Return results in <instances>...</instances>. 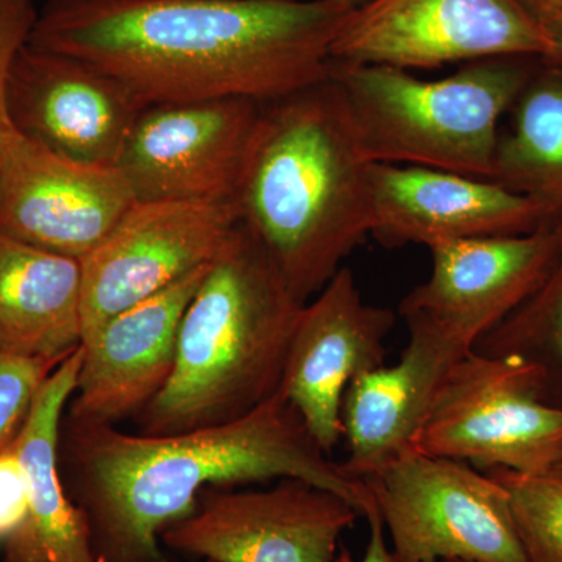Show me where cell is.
<instances>
[{
	"label": "cell",
	"instance_id": "cell-18",
	"mask_svg": "<svg viewBox=\"0 0 562 562\" xmlns=\"http://www.w3.org/2000/svg\"><path fill=\"white\" fill-rule=\"evenodd\" d=\"M406 327L409 338L401 360L362 373L344 394L347 458L339 465L358 482L412 450L443 373L471 351L422 322H406Z\"/></svg>",
	"mask_w": 562,
	"mask_h": 562
},
{
	"label": "cell",
	"instance_id": "cell-15",
	"mask_svg": "<svg viewBox=\"0 0 562 562\" xmlns=\"http://www.w3.org/2000/svg\"><path fill=\"white\" fill-rule=\"evenodd\" d=\"M395 313L364 302L342 266L303 305L288 349L280 392L301 413L325 453L341 441L342 401L357 376L384 364Z\"/></svg>",
	"mask_w": 562,
	"mask_h": 562
},
{
	"label": "cell",
	"instance_id": "cell-16",
	"mask_svg": "<svg viewBox=\"0 0 562 562\" xmlns=\"http://www.w3.org/2000/svg\"><path fill=\"white\" fill-rule=\"evenodd\" d=\"M371 236L387 249L527 235L550 224L541 206L497 181L373 162Z\"/></svg>",
	"mask_w": 562,
	"mask_h": 562
},
{
	"label": "cell",
	"instance_id": "cell-20",
	"mask_svg": "<svg viewBox=\"0 0 562 562\" xmlns=\"http://www.w3.org/2000/svg\"><path fill=\"white\" fill-rule=\"evenodd\" d=\"M81 342V261L0 236V351L61 362Z\"/></svg>",
	"mask_w": 562,
	"mask_h": 562
},
{
	"label": "cell",
	"instance_id": "cell-32",
	"mask_svg": "<svg viewBox=\"0 0 562 562\" xmlns=\"http://www.w3.org/2000/svg\"><path fill=\"white\" fill-rule=\"evenodd\" d=\"M205 562H210V561H205Z\"/></svg>",
	"mask_w": 562,
	"mask_h": 562
},
{
	"label": "cell",
	"instance_id": "cell-6",
	"mask_svg": "<svg viewBox=\"0 0 562 562\" xmlns=\"http://www.w3.org/2000/svg\"><path fill=\"white\" fill-rule=\"evenodd\" d=\"M412 450L483 471H554L562 462V406L543 401L527 362L471 350L443 373Z\"/></svg>",
	"mask_w": 562,
	"mask_h": 562
},
{
	"label": "cell",
	"instance_id": "cell-27",
	"mask_svg": "<svg viewBox=\"0 0 562 562\" xmlns=\"http://www.w3.org/2000/svg\"><path fill=\"white\" fill-rule=\"evenodd\" d=\"M369 524V542L364 557L358 562H397L386 541V530L376 506L366 514Z\"/></svg>",
	"mask_w": 562,
	"mask_h": 562
},
{
	"label": "cell",
	"instance_id": "cell-14",
	"mask_svg": "<svg viewBox=\"0 0 562 562\" xmlns=\"http://www.w3.org/2000/svg\"><path fill=\"white\" fill-rule=\"evenodd\" d=\"M146 105L99 66L32 44L11 68L7 106L14 131L70 160L116 166Z\"/></svg>",
	"mask_w": 562,
	"mask_h": 562
},
{
	"label": "cell",
	"instance_id": "cell-22",
	"mask_svg": "<svg viewBox=\"0 0 562 562\" xmlns=\"http://www.w3.org/2000/svg\"><path fill=\"white\" fill-rule=\"evenodd\" d=\"M473 350L527 362L538 373L543 401L562 406V254L541 286Z\"/></svg>",
	"mask_w": 562,
	"mask_h": 562
},
{
	"label": "cell",
	"instance_id": "cell-30",
	"mask_svg": "<svg viewBox=\"0 0 562 562\" xmlns=\"http://www.w3.org/2000/svg\"><path fill=\"white\" fill-rule=\"evenodd\" d=\"M441 562H468V561L450 560V561H441Z\"/></svg>",
	"mask_w": 562,
	"mask_h": 562
},
{
	"label": "cell",
	"instance_id": "cell-17",
	"mask_svg": "<svg viewBox=\"0 0 562 562\" xmlns=\"http://www.w3.org/2000/svg\"><path fill=\"white\" fill-rule=\"evenodd\" d=\"M209 268L110 317L81 344L83 360L66 416L117 425L154 402L171 379L181 317Z\"/></svg>",
	"mask_w": 562,
	"mask_h": 562
},
{
	"label": "cell",
	"instance_id": "cell-21",
	"mask_svg": "<svg viewBox=\"0 0 562 562\" xmlns=\"http://www.w3.org/2000/svg\"><path fill=\"white\" fill-rule=\"evenodd\" d=\"M501 132L494 179L562 224V66L539 61Z\"/></svg>",
	"mask_w": 562,
	"mask_h": 562
},
{
	"label": "cell",
	"instance_id": "cell-9",
	"mask_svg": "<svg viewBox=\"0 0 562 562\" xmlns=\"http://www.w3.org/2000/svg\"><path fill=\"white\" fill-rule=\"evenodd\" d=\"M360 516L341 495L305 480L281 479L266 490L209 487L160 541L210 562H339V541Z\"/></svg>",
	"mask_w": 562,
	"mask_h": 562
},
{
	"label": "cell",
	"instance_id": "cell-10",
	"mask_svg": "<svg viewBox=\"0 0 562 562\" xmlns=\"http://www.w3.org/2000/svg\"><path fill=\"white\" fill-rule=\"evenodd\" d=\"M261 102L149 103L117 161L136 202H235Z\"/></svg>",
	"mask_w": 562,
	"mask_h": 562
},
{
	"label": "cell",
	"instance_id": "cell-29",
	"mask_svg": "<svg viewBox=\"0 0 562 562\" xmlns=\"http://www.w3.org/2000/svg\"><path fill=\"white\" fill-rule=\"evenodd\" d=\"M519 2L538 21L562 7V0H519Z\"/></svg>",
	"mask_w": 562,
	"mask_h": 562
},
{
	"label": "cell",
	"instance_id": "cell-23",
	"mask_svg": "<svg viewBox=\"0 0 562 562\" xmlns=\"http://www.w3.org/2000/svg\"><path fill=\"white\" fill-rule=\"evenodd\" d=\"M486 472L508 491L528 562H562V472Z\"/></svg>",
	"mask_w": 562,
	"mask_h": 562
},
{
	"label": "cell",
	"instance_id": "cell-31",
	"mask_svg": "<svg viewBox=\"0 0 562 562\" xmlns=\"http://www.w3.org/2000/svg\"><path fill=\"white\" fill-rule=\"evenodd\" d=\"M558 471H561L562 472V462L560 464V468H558Z\"/></svg>",
	"mask_w": 562,
	"mask_h": 562
},
{
	"label": "cell",
	"instance_id": "cell-2",
	"mask_svg": "<svg viewBox=\"0 0 562 562\" xmlns=\"http://www.w3.org/2000/svg\"><path fill=\"white\" fill-rule=\"evenodd\" d=\"M58 461L98 562H168L160 536L209 487L299 479L371 512V490L322 450L281 392L239 419L165 436L63 417Z\"/></svg>",
	"mask_w": 562,
	"mask_h": 562
},
{
	"label": "cell",
	"instance_id": "cell-26",
	"mask_svg": "<svg viewBox=\"0 0 562 562\" xmlns=\"http://www.w3.org/2000/svg\"><path fill=\"white\" fill-rule=\"evenodd\" d=\"M14 441L0 450V543L9 542L29 517L27 482Z\"/></svg>",
	"mask_w": 562,
	"mask_h": 562
},
{
	"label": "cell",
	"instance_id": "cell-1",
	"mask_svg": "<svg viewBox=\"0 0 562 562\" xmlns=\"http://www.w3.org/2000/svg\"><path fill=\"white\" fill-rule=\"evenodd\" d=\"M351 0H46L29 44L106 70L144 102H272L328 79Z\"/></svg>",
	"mask_w": 562,
	"mask_h": 562
},
{
	"label": "cell",
	"instance_id": "cell-19",
	"mask_svg": "<svg viewBox=\"0 0 562 562\" xmlns=\"http://www.w3.org/2000/svg\"><path fill=\"white\" fill-rule=\"evenodd\" d=\"M81 360L80 346L50 373L14 441L27 482L29 517L5 543L3 562H98L87 520L70 501L58 461L61 422Z\"/></svg>",
	"mask_w": 562,
	"mask_h": 562
},
{
	"label": "cell",
	"instance_id": "cell-8",
	"mask_svg": "<svg viewBox=\"0 0 562 562\" xmlns=\"http://www.w3.org/2000/svg\"><path fill=\"white\" fill-rule=\"evenodd\" d=\"M552 54L519 0H372L350 11L331 46V61L405 70Z\"/></svg>",
	"mask_w": 562,
	"mask_h": 562
},
{
	"label": "cell",
	"instance_id": "cell-3",
	"mask_svg": "<svg viewBox=\"0 0 562 562\" xmlns=\"http://www.w3.org/2000/svg\"><path fill=\"white\" fill-rule=\"evenodd\" d=\"M372 165L330 77L262 103L235 203L299 301L371 235Z\"/></svg>",
	"mask_w": 562,
	"mask_h": 562
},
{
	"label": "cell",
	"instance_id": "cell-25",
	"mask_svg": "<svg viewBox=\"0 0 562 562\" xmlns=\"http://www.w3.org/2000/svg\"><path fill=\"white\" fill-rule=\"evenodd\" d=\"M36 2L38 0H0V160L13 132L7 106L11 68L31 40L38 18Z\"/></svg>",
	"mask_w": 562,
	"mask_h": 562
},
{
	"label": "cell",
	"instance_id": "cell-5",
	"mask_svg": "<svg viewBox=\"0 0 562 562\" xmlns=\"http://www.w3.org/2000/svg\"><path fill=\"white\" fill-rule=\"evenodd\" d=\"M541 60L490 58L422 80L383 65L330 61L355 132L372 162L494 179L501 122Z\"/></svg>",
	"mask_w": 562,
	"mask_h": 562
},
{
	"label": "cell",
	"instance_id": "cell-12",
	"mask_svg": "<svg viewBox=\"0 0 562 562\" xmlns=\"http://www.w3.org/2000/svg\"><path fill=\"white\" fill-rule=\"evenodd\" d=\"M430 251V277L402 299L398 314L473 350L552 271L562 254V224L527 235L442 243Z\"/></svg>",
	"mask_w": 562,
	"mask_h": 562
},
{
	"label": "cell",
	"instance_id": "cell-24",
	"mask_svg": "<svg viewBox=\"0 0 562 562\" xmlns=\"http://www.w3.org/2000/svg\"><path fill=\"white\" fill-rule=\"evenodd\" d=\"M61 362L0 351V450L18 438L41 386Z\"/></svg>",
	"mask_w": 562,
	"mask_h": 562
},
{
	"label": "cell",
	"instance_id": "cell-4",
	"mask_svg": "<svg viewBox=\"0 0 562 562\" xmlns=\"http://www.w3.org/2000/svg\"><path fill=\"white\" fill-rule=\"evenodd\" d=\"M303 305L239 222L181 317L171 379L136 417L140 435L225 424L272 398Z\"/></svg>",
	"mask_w": 562,
	"mask_h": 562
},
{
	"label": "cell",
	"instance_id": "cell-28",
	"mask_svg": "<svg viewBox=\"0 0 562 562\" xmlns=\"http://www.w3.org/2000/svg\"><path fill=\"white\" fill-rule=\"evenodd\" d=\"M541 24L543 29H546L547 33H549L550 38H552L553 43V54L549 60H542L547 63H553V65L562 66V7L552 11V13L547 14L546 18H542Z\"/></svg>",
	"mask_w": 562,
	"mask_h": 562
},
{
	"label": "cell",
	"instance_id": "cell-13",
	"mask_svg": "<svg viewBox=\"0 0 562 562\" xmlns=\"http://www.w3.org/2000/svg\"><path fill=\"white\" fill-rule=\"evenodd\" d=\"M133 203L116 166L70 160L11 132L0 160V236L83 261Z\"/></svg>",
	"mask_w": 562,
	"mask_h": 562
},
{
	"label": "cell",
	"instance_id": "cell-7",
	"mask_svg": "<svg viewBox=\"0 0 562 562\" xmlns=\"http://www.w3.org/2000/svg\"><path fill=\"white\" fill-rule=\"evenodd\" d=\"M366 484L397 562H528L508 491L490 472L408 450Z\"/></svg>",
	"mask_w": 562,
	"mask_h": 562
},
{
	"label": "cell",
	"instance_id": "cell-11",
	"mask_svg": "<svg viewBox=\"0 0 562 562\" xmlns=\"http://www.w3.org/2000/svg\"><path fill=\"white\" fill-rule=\"evenodd\" d=\"M238 224L235 202L135 201L81 261L83 342L110 317L209 268Z\"/></svg>",
	"mask_w": 562,
	"mask_h": 562
}]
</instances>
